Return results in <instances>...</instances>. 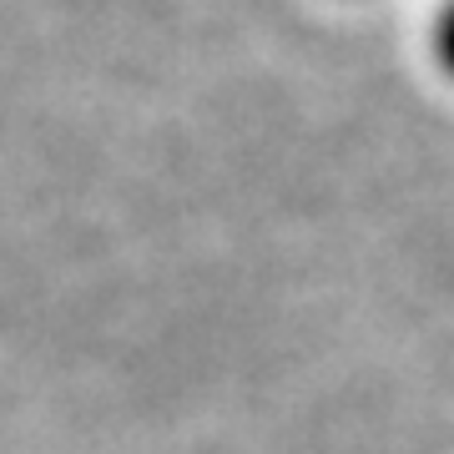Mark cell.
<instances>
[{"instance_id": "1", "label": "cell", "mask_w": 454, "mask_h": 454, "mask_svg": "<svg viewBox=\"0 0 454 454\" xmlns=\"http://www.w3.org/2000/svg\"><path fill=\"white\" fill-rule=\"evenodd\" d=\"M439 51H444V61H450V71H454V11L444 16V31H439Z\"/></svg>"}]
</instances>
